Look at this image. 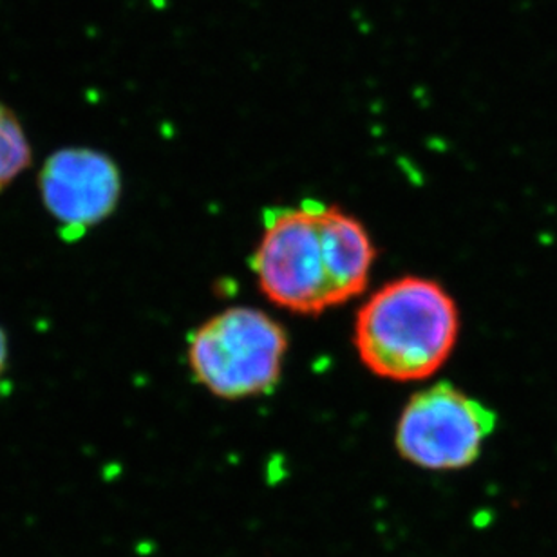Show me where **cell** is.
Masks as SVG:
<instances>
[{
    "label": "cell",
    "mask_w": 557,
    "mask_h": 557,
    "mask_svg": "<svg viewBox=\"0 0 557 557\" xmlns=\"http://www.w3.org/2000/svg\"><path fill=\"white\" fill-rule=\"evenodd\" d=\"M458 332L453 297L438 283L411 275L387 283L360 308L355 346L376 376L423 381L449 359Z\"/></svg>",
    "instance_id": "7a4b0ae2"
},
{
    "label": "cell",
    "mask_w": 557,
    "mask_h": 557,
    "mask_svg": "<svg viewBox=\"0 0 557 557\" xmlns=\"http://www.w3.org/2000/svg\"><path fill=\"white\" fill-rule=\"evenodd\" d=\"M496 414L449 382L417 393L398 418L395 445L404 460L428 471H460L482 455Z\"/></svg>",
    "instance_id": "277c9868"
},
{
    "label": "cell",
    "mask_w": 557,
    "mask_h": 557,
    "mask_svg": "<svg viewBox=\"0 0 557 557\" xmlns=\"http://www.w3.org/2000/svg\"><path fill=\"white\" fill-rule=\"evenodd\" d=\"M288 338L283 326L253 308H231L198 327L188 346L196 381L215 397L242 400L277 386Z\"/></svg>",
    "instance_id": "3957f363"
},
{
    "label": "cell",
    "mask_w": 557,
    "mask_h": 557,
    "mask_svg": "<svg viewBox=\"0 0 557 557\" xmlns=\"http://www.w3.org/2000/svg\"><path fill=\"white\" fill-rule=\"evenodd\" d=\"M32 144L21 120L0 102V193L32 165Z\"/></svg>",
    "instance_id": "8992f818"
},
{
    "label": "cell",
    "mask_w": 557,
    "mask_h": 557,
    "mask_svg": "<svg viewBox=\"0 0 557 557\" xmlns=\"http://www.w3.org/2000/svg\"><path fill=\"white\" fill-rule=\"evenodd\" d=\"M373 261L375 247L359 220L310 199L264 212L252 269L274 305L319 315L362 294Z\"/></svg>",
    "instance_id": "6da1fadb"
},
{
    "label": "cell",
    "mask_w": 557,
    "mask_h": 557,
    "mask_svg": "<svg viewBox=\"0 0 557 557\" xmlns=\"http://www.w3.org/2000/svg\"><path fill=\"white\" fill-rule=\"evenodd\" d=\"M38 190L48 214L64 234H84L119 207L122 177L108 154L87 147L54 150L38 172Z\"/></svg>",
    "instance_id": "5b68a950"
},
{
    "label": "cell",
    "mask_w": 557,
    "mask_h": 557,
    "mask_svg": "<svg viewBox=\"0 0 557 557\" xmlns=\"http://www.w3.org/2000/svg\"><path fill=\"white\" fill-rule=\"evenodd\" d=\"M8 355H10L8 335H5L4 327L0 326V379L4 375L5 366H8Z\"/></svg>",
    "instance_id": "52a82bcc"
}]
</instances>
